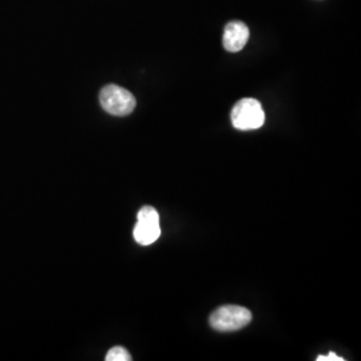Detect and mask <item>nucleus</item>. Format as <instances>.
I'll return each instance as SVG.
<instances>
[{
	"mask_svg": "<svg viewBox=\"0 0 361 361\" xmlns=\"http://www.w3.org/2000/svg\"><path fill=\"white\" fill-rule=\"evenodd\" d=\"M252 322V312L238 305H224L214 310L209 323L217 332H235Z\"/></svg>",
	"mask_w": 361,
	"mask_h": 361,
	"instance_id": "nucleus-1",
	"label": "nucleus"
},
{
	"mask_svg": "<svg viewBox=\"0 0 361 361\" xmlns=\"http://www.w3.org/2000/svg\"><path fill=\"white\" fill-rule=\"evenodd\" d=\"M99 102L104 111L116 116H129L137 104L134 95L129 90L116 85L104 86L99 94Z\"/></svg>",
	"mask_w": 361,
	"mask_h": 361,
	"instance_id": "nucleus-2",
	"label": "nucleus"
},
{
	"mask_svg": "<svg viewBox=\"0 0 361 361\" xmlns=\"http://www.w3.org/2000/svg\"><path fill=\"white\" fill-rule=\"evenodd\" d=\"M234 129L257 130L265 123V113L257 99L244 98L234 104L232 110Z\"/></svg>",
	"mask_w": 361,
	"mask_h": 361,
	"instance_id": "nucleus-3",
	"label": "nucleus"
},
{
	"mask_svg": "<svg viewBox=\"0 0 361 361\" xmlns=\"http://www.w3.org/2000/svg\"><path fill=\"white\" fill-rule=\"evenodd\" d=\"M133 235L140 245H152L161 235L159 214L153 207H143L137 216Z\"/></svg>",
	"mask_w": 361,
	"mask_h": 361,
	"instance_id": "nucleus-4",
	"label": "nucleus"
},
{
	"mask_svg": "<svg viewBox=\"0 0 361 361\" xmlns=\"http://www.w3.org/2000/svg\"><path fill=\"white\" fill-rule=\"evenodd\" d=\"M249 37V27L244 22H229L224 31V47L229 52L241 51L245 47Z\"/></svg>",
	"mask_w": 361,
	"mask_h": 361,
	"instance_id": "nucleus-5",
	"label": "nucleus"
},
{
	"mask_svg": "<svg viewBox=\"0 0 361 361\" xmlns=\"http://www.w3.org/2000/svg\"><path fill=\"white\" fill-rule=\"evenodd\" d=\"M131 356L123 347H114L107 352L106 361H130Z\"/></svg>",
	"mask_w": 361,
	"mask_h": 361,
	"instance_id": "nucleus-6",
	"label": "nucleus"
},
{
	"mask_svg": "<svg viewBox=\"0 0 361 361\" xmlns=\"http://www.w3.org/2000/svg\"><path fill=\"white\" fill-rule=\"evenodd\" d=\"M317 361H344V359L343 357H338L336 353H334V352H331V353H328L326 356H324V355H322V356H317V359H316Z\"/></svg>",
	"mask_w": 361,
	"mask_h": 361,
	"instance_id": "nucleus-7",
	"label": "nucleus"
}]
</instances>
